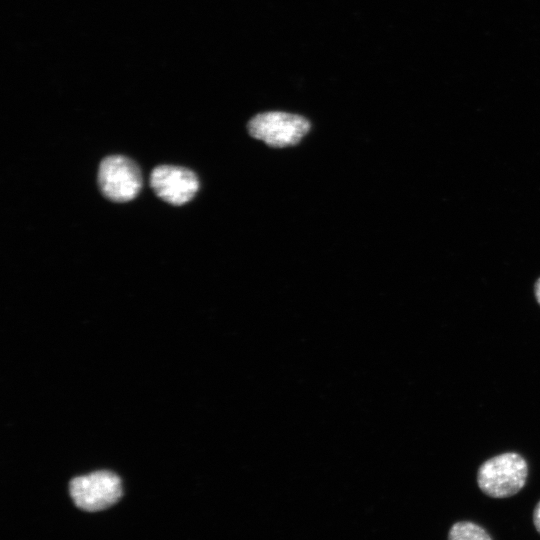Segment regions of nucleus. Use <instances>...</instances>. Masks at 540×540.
Segmentation results:
<instances>
[{"instance_id": "f257e3e1", "label": "nucleus", "mask_w": 540, "mask_h": 540, "mask_svg": "<svg viewBox=\"0 0 540 540\" xmlns=\"http://www.w3.org/2000/svg\"><path fill=\"white\" fill-rule=\"evenodd\" d=\"M528 476L526 460L519 454L507 452L485 461L478 469L480 490L493 498H506L518 493Z\"/></svg>"}, {"instance_id": "0eeeda50", "label": "nucleus", "mask_w": 540, "mask_h": 540, "mask_svg": "<svg viewBox=\"0 0 540 540\" xmlns=\"http://www.w3.org/2000/svg\"><path fill=\"white\" fill-rule=\"evenodd\" d=\"M533 523H534V526H535L536 530L540 534V501L536 504V506L534 508Z\"/></svg>"}, {"instance_id": "39448f33", "label": "nucleus", "mask_w": 540, "mask_h": 540, "mask_svg": "<svg viewBox=\"0 0 540 540\" xmlns=\"http://www.w3.org/2000/svg\"><path fill=\"white\" fill-rule=\"evenodd\" d=\"M150 185L160 199L179 206L192 200L199 189V180L187 168L161 165L153 169Z\"/></svg>"}, {"instance_id": "f03ea898", "label": "nucleus", "mask_w": 540, "mask_h": 540, "mask_svg": "<svg viewBox=\"0 0 540 540\" xmlns=\"http://www.w3.org/2000/svg\"><path fill=\"white\" fill-rule=\"evenodd\" d=\"M121 479L108 470L77 476L69 482V494L76 507L88 512L109 508L122 496Z\"/></svg>"}, {"instance_id": "6e6552de", "label": "nucleus", "mask_w": 540, "mask_h": 540, "mask_svg": "<svg viewBox=\"0 0 540 540\" xmlns=\"http://www.w3.org/2000/svg\"><path fill=\"white\" fill-rule=\"evenodd\" d=\"M535 296L537 302L540 304V278L535 283Z\"/></svg>"}, {"instance_id": "423d86ee", "label": "nucleus", "mask_w": 540, "mask_h": 540, "mask_svg": "<svg viewBox=\"0 0 540 540\" xmlns=\"http://www.w3.org/2000/svg\"><path fill=\"white\" fill-rule=\"evenodd\" d=\"M448 540H492L488 532L470 521L454 523L448 534Z\"/></svg>"}, {"instance_id": "7ed1b4c3", "label": "nucleus", "mask_w": 540, "mask_h": 540, "mask_svg": "<svg viewBox=\"0 0 540 540\" xmlns=\"http://www.w3.org/2000/svg\"><path fill=\"white\" fill-rule=\"evenodd\" d=\"M303 116L283 111H267L255 115L248 123L249 134L275 148L296 145L310 130Z\"/></svg>"}, {"instance_id": "20e7f679", "label": "nucleus", "mask_w": 540, "mask_h": 540, "mask_svg": "<svg viewBox=\"0 0 540 540\" xmlns=\"http://www.w3.org/2000/svg\"><path fill=\"white\" fill-rule=\"evenodd\" d=\"M98 185L102 194L114 202L134 199L142 187L139 166L122 155L105 157L98 169Z\"/></svg>"}]
</instances>
